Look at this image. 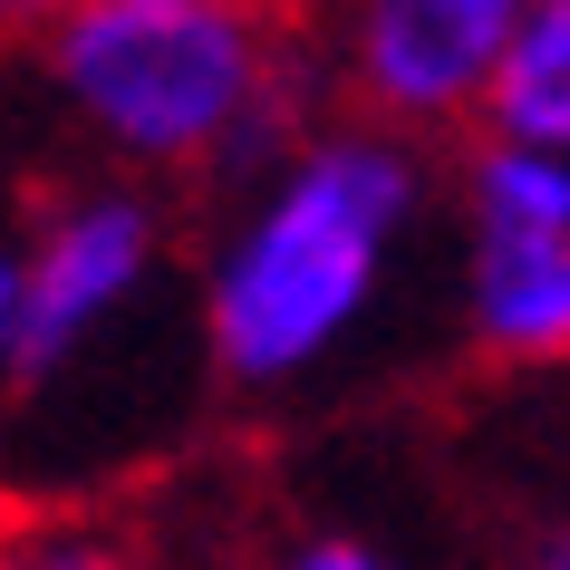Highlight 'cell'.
I'll return each instance as SVG.
<instances>
[{
    "label": "cell",
    "instance_id": "3957f363",
    "mask_svg": "<svg viewBox=\"0 0 570 570\" xmlns=\"http://www.w3.org/2000/svg\"><path fill=\"white\" fill-rule=\"evenodd\" d=\"M20 252V330H10V406H49L155 320L175 281V213L155 184L88 175L30 213Z\"/></svg>",
    "mask_w": 570,
    "mask_h": 570
},
{
    "label": "cell",
    "instance_id": "9c48e42d",
    "mask_svg": "<svg viewBox=\"0 0 570 570\" xmlns=\"http://www.w3.org/2000/svg\"><path fill=\"white\" fill-rule=\"evenodd\" d=\"M503 570H570V493H551V503H532L512 522Z\"/></svg>",
    "mask_w": 570,
    "mask_h": 570
},
{
    "label": "cell",
    "instance_id": "277c9868",
    "mask_svg": "<svg viewBox=\"0 0 570 570\" xmlns=\"http://www.w3.org/2000/svg\"><path fill=\"white\" fill-rule=\"evenodd\" d=\"M445 301L493 377H570V155L474 136L445 175Z\"/></svg>",
    "mask_w": 570,
    "mask_h": 570
},
{
    "label": "cell",
    "instance_id": "8fae6325",
    "mask_svg": "<svg viewBox=\"0 0 570 570\" xmlns=\"http://www.w3.org/2000/svg\"><path fill=\"white\" fill-rule=\"evenodd\" d=\"M10 330H20V252L0 242V406H10Z\"/></svg>",
    "mask_w": 570,
    "mask_h": 570
},
{
    "label": "cell",
    "instance_id": "6da1fadb",
    "mask_svg": "<svg viewBox=\"0 0 570 570\" xmlns=\"http://www.w3.org/2000/svg\"><path fill=\"white\" fill-rule=\"evenodd\" d=\"M445 204L435 146L367 117H309L233 184L194 262V338L233 396H301L367 348L406 252Z\"/></svg>",
    "mask_w": 570,
    "mask_h": 570
},
{
    "label": "cell",
    "instance_id": "52a82bcc",
    "mask_svg": "<svg viewBox=\"0 0 570 570\" xmlns=\"http://www.w3.org/2000/svg\"><path fill=\"white\" fill-rule=\"evenodd\" d=\"M0 570H175V561L136 522H107V512H10Z\"/></svg>",
    "mask_w": 570,
    "mask_h": 570
},
{
    "label": "cell",
    "instance_id": "ba28073f",
    "mask_svg": "<svg viewBox=\"0 0 570 570\" xmlns=\"http://www.w3.org/2000/svg\"><path fill=\"white\" fill-rule=\"evenodd\" d=\"M262 570H416L406 551H396L387 532H367V522H291V532L262 551Z\"/></svg>",
    "mask_w": 570,
    "mask_h": 570
},
{
    "label": "cell",
    "instance_id": "7a4b0ae2",
    "mask_svg": "<svg viewBox=\"0 0 570 570\" xmlns=\"http://www.w3.org/2000/svg\"><path fill=\"white\" fill-rule=\"evenodd\" d=\"M39 78L97 175L126 184H223L262 175L309 126L320 49L271 0H88L49 49Z\"/></svg>",
    "mask_w": 570,
    "mask_h": 570
},
{
    "label": "cell",
    "instance_id": "5b68a950",
    "mask_svg": "<svg viewBox=\"0 0 570 570\" xmlns=\"http://www.w3.org/2000/svg\"><path fill=\"white\" fill-rule=\"evenodd\" d=\"M532 0H330L320 78L348 117L416 146H474Z\"/></svg>",
    "mask_w": 570,
    "mask_h": 570
},
{
    "label": "cell",
    "instance_id": "8992f818",
    "mask_svg": "<svg viewBox=\"0 0 570 570\" xmlns=\"http://www.w3.org/2000/svg\"><path fill=\"white\" fill-rule=\"evenodd\" d=\"M483 136L570 155V0H532V20H522V39H512V68H503V88H493Z\"/></svg>",
    "mask_w": 570,
    "mask_h": 570
},
{
    "label": "cell",
    "instance_id": "30bf717a",
    "mask_svg": "<svg viewBox=\"0 0 570 570\" xmlns=\"http://www.w3.org/2000/svg\"><path fill=\"white\" fill-rule=\"evenodd\" d=\"M88 0H0V49H49Z\"/></svg>",
    "mask_w": 570,
    "mask_h": 570
}]
</instances>
